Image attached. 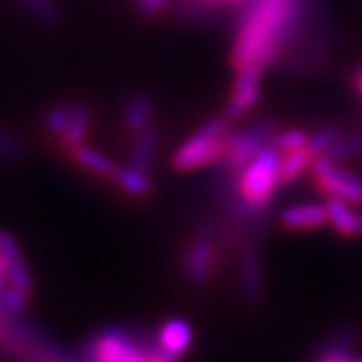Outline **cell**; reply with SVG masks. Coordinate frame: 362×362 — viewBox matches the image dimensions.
I'll return each instance as SVG.
<instances>
[{"mask_svg":"<svg viewBox=\"0 0 362 362\" xmlns=\"http://www.w3.org/2000/svg\"><path fill=\"white\" fill-rule=\"evenodd\" d=\"M314 0H246L240 6L230 65L266 71L284 59L310 21Z\"/></svg>","mask_w":362,"mask_h":362,"instance_id":"6da1fadb","label":"cell"},{"mask_svg":"<svg viewBox=\"0 0 362 362\" xmlns=\"http://www.w3.org/2000/svg\"><path fill=\"white\" fill-rule=\"evenodd\" d=\"M232 123L223 113L204 121L177 145L171 156V168L180 173H192L220 165Z\"/></svg>","mask_w":362,"mask_h":362,"instance_id":"7a4b0ae2","label":"cell"},{"mask_svg":"<svg viewBox=\"0 0 362 362\" xmlns=\"http://www.w3.org/2000/svg\"><path fill=\"white\" fill-rule=\"evenodd\" d=\"M276 127L272 121H256L242 129H232L226 143V153L218 165V181H233L259 151L270 145Z\"/></svg>","mask_w":362,"mask_h":362,"instance_id":"3957f363","label":"cell"},{"mask_svg":"<svg viewBox=\"0 0 362 362\" xmlns=\"http://www.w3.org/2000/svg\"><path fill=\"white\" fill-rule=\"evenodd\" d=\"M312 183L324 199H340L350 206H362V175L324 157H314L310 165Z\"/></svg>","mask_w":362,"mask_h":362,"instance_id":"277c9868","label":"cell"},{"mask_svg":"<svg viewBox=\"0 0 362 362\" xmlns=\"http://www.w3.org/2000/svg\"><path fill=\"white\" fill-rule=\"evenodd\" d=\"M235 290L240 304L250 312L262 308L266 298V276L258 240H247L238 247L235 264Z\"/></svg>","mask_w":362,"mask_h":362,"instance_id":"5b68a950","label":"cell"},{"mask_svg":"<svg viewBox=\"0 0 362 362\" xmlns=\"http://www.w3.org/2000/svg\"><path fill=\"white\" fill-rule=\"evenodd\" d=\"M151 349L121 330H107L95 338L90 362H147Z\"/></svg>","mask_w":362,"mask_h":362,"instance_id":"8992f818","label":"cell"},{"mask_svg":"<svg viewBox=\"0 0 362 362\" xmlns=\"http://www.w3.org/2000/svg\"><path fill=\"white\" fill-rule=\"evenodd\" d=\"M262 77H264V71L254 69V66L235 71L232 90L223 109V115L230 121H238L240 117L250 113L258 105L262 97Z\"/></svg>","mask_w":362,"mask_h":362,"instance_id":"52a82bcc","label":"cell"},{"mask_svg":"<svg viewBox=\"0 0 362 362\" xmlns=\"http://www.w3.org/2000/svg\"><path fill=\"white\" fill-rule=\"evenodd\" d=\"M356 330L352 326H340L324 338L322 344L314 350L310 362H362L356 354Z\"/></svg>","mask_w":362,"mask_h":362,"instance_id":"ba28073f","label":"cell"},{"mask_svg":"<svg viewBox=\"0 0 362 362\" xmlns=\"http://www.w3.org/2000/svg\"><path fill=\"white\" fill-rule=\"evenodd\" d=\"M280 226L288 232H314L328 223L326 206L316 202L290 204L278 214Z\"/></svg>","mask_w":362,"mask_h":362,"instance_id":"9c48e42d","label":"cell"},{"mask_svg":"<svg viewBox=\"0 0 362 362\" xmlns=\"http://www.w3.org/2000/svg\"><path fill=\"white\" fill-rule=\"evenodd\" d=\"M0 256L6 264L8 286H13L14 290L30 296L33 280H30V274H28V268H26L25 256H23V252H21V247H18L13 235L8 232H2V230H0Z\"/></svg>","mask_w":362,"mask_h":362,"instance_id":"30bf717a","label":"cell"},{"mask_svg":"<svg viewBox=\"0 0 362 362\" xmlns=\"http://www.w3.org/2000/svg\"><path fill=\"white\" fill-rule=\"evenodd\" d=\"M153 117H156L153 99L147 93L137 90V93L129 95V99L121 109V125L129 137H135L156 123Z\"/></svg>","mask_w":362,"mask_h":362,"instance_id":"8fae6325","label":"cell"},{"mask_svg":"<svg viewBox=\"0 0 362 362\" xmlns=\"http://www.w3.org/2000/svg\"><path fill=\"white\" fill-rule=\"evenodd\" d=\"M69 157H71V161L81 168L83 171H87L90 175H95V177H99V180L103 181H113L115 177L117 169L121 163H117L113 161L109 156H105L101 153L99 149H95V147H90L87 143H83V145H78L75 149H71V151H66Z\"/></svg>","mask_w":362,"mask_h":362,"instance_id":"7c38bea8","label":"cell"},{"mask_svg":"<svg viewBox=\"0 0 362 362\" xmlns=\"http://www.w3.org/2000/svg\"><path fill=\"white\" fill-rule=\"evenodd\" d=\"M194 342V328L192 324L181 320V318H171L157 332V349L165 352L173 358H180L185 354Z\"/></svg>","mask_w":362,"mask_h":362,"instance_id":"4fadbf2b","label":"cell"},{"mask_svg":"<svg viewBox=\"0 0 362 362\" xmlns=\"http://www.w3.org/2000/svg\"><path fill=\"white\" fill-rule=\"evenodd\" d=\"M111 183L115 185L121 194H125L127 197H133V199H147L156 192V183L151 180V173L133 168L129 163L119 165L115 177H113Z\"/></svg>","mask_w":362,"mask_h":362,"instance_id":"5bb4252c","label":"cell"},{"mask_svg":"<svg viewBox=\"0 0 362 362\" xmlns=\"http://www.w3.org/2000/svg\"><path fill=\"white\" fill-rule=\"evenodd\" d=\"M159 143H161V131L153 123L149 129L131 137L129 161L127 163L133 168L143 169V171H151L157 153H159Z\"/></svg>","mask_w":362,"mask_h":362,"instance_id":"9a60e30c","label":"cell"},{"mask_svg":"<svg viewBox=\"0 0 362 362\" xmlns=\"http://www.w3.org/2000/svg\"><path fill=\"white\" fill-rule=\"evenodd\" d=\"M90 123H93V113H90L89 105L85 103H71V117L66 123L65 131L61 133V137L57 141L61 143V147L65 151H71L78 145L87 143Z\"/></svg>","mask_w":362,"mask_h":362,"instance_id":"2e32d148","label":"cell"},{"mask_svg":"<svg viewBox=\"0 0 362 362\" xmlns=\"http://www.w3.org/2000/svg\"><path fill=\"white\" fill-rule=\"evenodd\" d=\"M328 226L342 238H356V209L340 199H324Z\"/></svg>","mask_w":362,"mask_h":362,"instance_id":"e0dca14e","label":"cell"},{"mask_svg":"<svg viewBox=\"0 0 362 362\" xmlns=\"http://www.w3.org/2000/svg\"><path fill=\"white\" fill-rule=\"evenodd\" d=\"M280 180H282V187L296 183L302 175H306L310 171L314 156L308 151V147L304 149H296L290 153H280Z\"/></svg>","mask_w":362,"mask_h":362,"instance_id":"ac0fdd59","label":"cell"},{"mask_svg":"<svg viewBox=\"0 0 362 362\" xmlns=\"http://www.w3.org/2000/svg\"><path fill=\"white\" fill-rule=\"evenodd\" d=\"M362 156V133H342L338 141L324 153V159L337 161V163H346L354 157Z\"/></svg>","mask_w":362,"mask_h":362,"instance_id":"d6986e66","label":"cell"},{"mask_svg":"<svg viewBox=\"0 0 362 362\" xmlns=\"http://www.w3.org/2000/svg\"><path fill=\"white\" fill-rule=\"evenodd\" d=\"M308 139H310V133L304 129H292L276 131L274 137H272V145L280 151V153H290V151H296V149H304L308 147Z\"/></svg>","mask_w":362,"mask_h":362,"instance_id":"ffe728a7","label":"cell"},{"mask_svg":"<svg viewBox=\"0 0 362 362\" xmlns=\"http://www.w3.org/2000/svg\"><path fill=\"white\" fill-rule=\"evenodd\" d=\"M344 131L337 127V125H324L320 129H316L310 133V139H308V151L314 157L324 156L334 143L338 141V137L342 135Z\"/></svg>","mask_w":362,"mask_h":362,"instance_id":"44dd1931","label":"cell"},{"mask_svg":"<svg viewBox=\"0 0 362 362\" xmlns=\"http://www.w3.org/2000/svg\"><path fill=\"white\" fill-rule=\"evenodd\" d=\"M69 117H71V103H63V105H52L49 107V111L45 113L42 117V125H45V131L59 139L61 133L65 131L66 123H69Z\"/></svg>","mask_w":362,"mask_h":362,"instance_id":"7402d4cb","label":"cell"},{"mask_svg":"<svg viewBox=\"0 0 362 362\" xmlns=\"http://www.w3.org/2000/svg\"><path fill=\"white\" fill-rule=\"evenodd\" d=\"M246 0H180L181 8L189 16H206L228 4H242Z\"/></svg>","mask_w":362,"mask_h":362,"instance_id":"603a6c76","label":"cell"},{"mask_svg":"<svg viewBox=\"0 0 362 362\" xmlns=\"http://www.w3.org/2000/svg\"><path fill=\"white\" fill-rule=\"evenodd\" d=\"M25 4L42 25H54L59 21V11L51 0H25Z\"/></svg>","mask_w":362,"mask_h":362,"instance_id":"cb8c5ba5","label":"cell"},{"mask_svg":"<svg viewBox=\"0 0 362 362\" xmlns=\"http://www.w3.org/2000/svg\"><path fill=\"white\" fill-rule=\"evenodd\" d=\"M18 151H21V147H18L16 139L0 131V157L2 159H14L18 156Z\"/></svg>","mask_w":362,"mask_h":362,"instance_id":"d4e9b609","label":"cell"},{"mask_svg":"<svg viewBox=\"0 0 362 362\" xmlns=\"http://www.w3.org/2000/svg\"><path fill=\"white\" fill-rule=\"evenodd\" d=\"M147 362H177V358H173V356H169L165 352H161V350L151 349V354H149V361Z\"/></svg>","mask_w":362,"mask_h":362,"instance_id":"484cf974","label":"cell"},{"mask_svg":"<svg viewBox=\"0 0 362 362\" xmlns=\"http://www.w3.org/2000/svg\"><path fill=\"white\" fill-rule=\"evenodd\" d=\"M8 284V274H6V264H4V259L0 256V292L6 288Z\"/></svg>","mask_w":362,"mask_h":362,"instance_id":"4316f807","label":"cell"},{"mask_svg":"<svg viewBox=\"0 0 362 362\" xmlns=\"http://www.w3.org/2000/svg\"><path fill=\"white\" fill-rule=\"evenodd\" d=\"M352 85H354V90H356V93H358V95L362 97V69H358V71L354 73Z\"/></svg>","mask_w":362,"mask_h":362,"instance_id":"83f0119b","label":"cell"},{"mask_svg":"<svg viewBox=\"0 0 362 362\" xmlns=\"http://www.w3.org/2000/svg\"><path fill=\"white\" fill-rule=\"evenodd\" d=\"M356 238H362V211H356Z\"/></svg>","mask_w":362,"mask_h":362,"instance_id":"f1b7e54d","label":"cell"}]
</instances>
